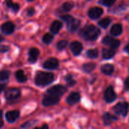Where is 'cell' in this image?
Listing matches in <instances>:
<instances>
[{
  "instance_id": "1",
  "label": "cell",
  "mask_w": 129,
  "mask_h": 129,
  "mask_svg": "<svg viewBox=\"0 0 129 129\" xmlns=\"http://www.w3.org/2000/svg\"><path fill=\"white\" fill-rule=\"evenodd\" d=\"M101 34V31L98 27L94 25H88L83 27L80 31V36L85 40L94 41Z\"/></svg>"
},
{
  "instance_id": "2",
  "label": "cell",
  "mask_w": 129,
  "mask_h": 129,
  "mask_svg": "<svg viewBox=\"0 0 129 129\" xmlns=\"http://www.w3.org/2000/svg\"><path fill=\"white\" fill-rule=\"evenodd\" d=\"M54 80V75L51 73L40 72L35 78V83L39 86H45L51 84Z\"/></svg>"
},
{
  "instance_id": "3",
  "label": "cell",
  "mask_w": 129,
  "mask_h": 129,
  "mask_svg": "<svg viewBox=\"0 0 129 129\" xmlns=\"http://www.w3.org/2000/svg\"><path fill=\"white\" fill-rule=\"evenodd\" d=\"M60 18L66 22L67 26V29L70 33L75 32L79 28V26H80V23H81L79 20L76 19V18H74L73 17H72L71 15H69V14L63 15V16L60 17Z\"/></svg>"
},
{
  "instance_id": "4",
  "label": "cell",
  "mask_w": 129,
  "mask_h": 129,
  "mask_svg": "<svg viewBox=\"0 0 129 129\" xmlns=\"http://www.w3.org/2000/svg\"><path fill=\"white\" fill-rule=\"evenodd\" d=\"M129 108V104L127 102H119L114 106L113 110L118 115L125 116L128 113Z\"/></svg>"
},
{
  "instance_id": "5",
  "label": "cell",
  "mask_w": 129,
  "mask_h": 129,
  "mask_svg": "<svg viewBox=\"0 0 129 129\" xmlns=\"http://www.w3.org/2000/svg\"><path fill=\"white\" fill-rule=\"evenodd\" d=\"M67 91V88L60 85H54L51 88H50L49 89H48L47 93L48 94H51V95H55V96H61L63 95L65 92Z\"/></svg>"
},
{
  "instance_id": "6",
  "label": "cell",
  "mask_w": 129,
  "mask_h": 129,
  "mask_svg": "<svg viewBox=\"0 0 129 129\" xmlns=\"http://www.w3.org/2000/svg\"><path fill=\"white\" fill-rule=\"evenodd\" d=\"M103 44L110 46L112 49H116L120 45V41L118 39H115L111 36H106L102 40Z\"/></svg>"
},
{
  "instance_id": "7",
  "label": "cell",
  "mask_w": 129,
  "mask_h": 129,
  "mask_svg": "<svg viewBox=\"0 0 129 129\" xmlns=\"http://www.w3.org/2000/svg\"><path fill=\"white\" fill-rule=\"evenodd\" d=\"M117 95L112 86H109L104 92V100L107 103H112L116 101Z\"/></svg>"
},
{
  "instance_id": "8",
  "label": "cell",
  "mask_w": 129,
  "mask_h": 129,
  "mask_svg": "<svg viewBox=\"0 0 129 129\" xmlns=\"http://www.w3.org/2000/svg\"><path fill=\"white\" fill-rule=\"evenodd\" d=\"M60 101V97L48 94V96H45L42 101V104L45 107H49L57 104Z\"/></svg>"
},
{
  "instance_id": "9",
  "label": "cell",
  "mask_w": 129,
  "mask_h": 129,
  "mask_svg": "<svg viewBox=\"0 0 129 129\" xmlns=\"http://www.w3.org/2000/svg\"><path fill=\"white\" fill-rule=\"evenodd\" d=\"M20 95V91L18 88H12L8 89L5 93V97L8 101H12L14 99H17Z\"/></svg>"
},
{
  "instance_id": "10",
  "label": "cell",
  "mask_w": 129,
  "mask_h": 129,
  "mask_svg": "<svg viewBox=\"0 0 129 129\" xmlns=\"http://www.w3.org/2000/svg\"><path fill=\"white\" fill-rule=\"evenodd\" d=\"M102 14H103V9L98 7L91 8L88 10V12L89 17L93 20L98 19L102 15Z\"/></svg>"
},
{
  "instance_id": "11",
  "label": "cell",
  "mask_w": 129,
  "mask_h": 129,
  "mask_svg": "<svg viewBox=\"0 0 129 129\" xmlns=\"http://www.w3.org/2000/svg\"><path fill=\"white\" fill-rule=\"evenodd\" d=\"M59 66V61L56 58H50L43 63V67L47 70H55Z\"/></svg>"
},
{
  "instance_id": "12",
  "label": "cell",
  "mask_w": 129,
  "mask_h": 129,
  "mask_svg": "<svg viewBox=\"0 0 129 129\" xmlns=\"http://www.w3.org/2000/svg\"><path fill=\"white\" fill-rule=\"evenodd\" d=\"M70 50L73 52V54L74 55H76V56L80 54L82 49H83L82 44L81 42H77V41L73 42L70 45Z\"/></svg>"
},
{
  "instance_id": "13",
  "label": "cell",
  "mask_w": 129,
  "mask_h": 129,
  "mask_svg": "<svg viewBox=\"0 0 129 129\" xmlns=\"http://www.w3.org/2000/svg\"><path fill=\"white\" fill-rule=\"evenodd\" d=\"M1 30L3 33L8 35V34H11L14 30V25L13 23L11 22H6L5 23H3L1 26Z\"/></svg>"
},
{
  "instance_id": "14",
  "label": "cell",
  "mask_w": 129,
  "mask_h": 129,
  "mask_svg": "<svg viewBox=\"0 0 129 129\" xmlns=\"http://www.w3.org/2000/svg\"><path fill=\"white\" fill-rule=\"evenodd\" d=\"M80 94L78 92H71L70 94L67 98V104L70 105H74L75 104L78 103L80 101Z\"/></svg>"
},
{
  "instance_id": "15",
  "label": "cell",
  "mask_w": 129,
  "mask_h": 129,
  "mask_svg": "<svg viewBox=\"0 0 129 129\" xmlns=\"http://www.w3.org/2000/svg\"><path fill=\"white\" fill-rule=\"evenodd\" d=\"M20 116V112L18 110L9 111L5 114V118L9 122H14Z\"/></svg>"
},
{
  "instance_id": "16",
  "label": "cell",
  "mask_w": 129,
  "mask_h": 129,
  "mask_svg": "<svg viewBox=\"0 0 129 129\" xmlns=\"http://www.w3.org/2000/svg\"><path fill=\"white\" fill-rule=\"evenodd\" d=\"M39 55V51L37 48H33L29 49V59H28V61L30 63H34L37 60Z\"/></svg>"
},
{
  "instance_id": "17",
  "label": "cell",
  "mask_w": 129,
  "mask_h": 129,
  "mask_svg": "<svg viewBox=\"0 0 129 129\" xmlns=\"http://www.w3.org/2000/svg\"><path fill=\"white\" fill-rule=\"evenodd\" d=\"M116 120H118V118L115 116L111 115L109 113H106L103 116V121H104V124L105 125H109Z\"/></svg>"
},
{
  "instance_id": "18",
  "label": "cell",
  "mask_w": 129,
  "mask_h": 129,
  "mask_svg": "<svg viewBox=\"0 0 129 129\" xmlns=\"http://www.w3.org/2000/svg\"><path fill=\"white\" fill-rule=\"evenodd\" d=\"M62 23L59 20H55L54 21L51 25V27H50V30L52 33L54 34H57L59 33V31L60 30V29L62 28Z\"/></svg>"
},
{
  "instance_id": "19",
  "label": "cell",
  "mask_w": 129,
  "mask_h": 129,
  "mask_svg": "<svg viewBox=\"0 0 129 129\" xmlns=\"http://www.w3.org/2000/svg\"><path fill=\"white\" fill-rule=\"evenodd\" d=\"M122 33V26L119 23L114 24L110 29V33L114 36H118Z\"/></svg>"
},
{
  "instance_id": "20",
  "label": "cell",
  "mask_w": 129,
  "mask_h": 129,
  "mask_svg": "<svg viewBox=\"0 0 129 129\" xmlns=\"http://www.w3.org/2000/svg\"><path fill=\"white\" fill-rule=\"evenodd\" d=\"M101 71L105 75H107V76H110L111 75L113 71H114V67L112 65V64H104L101 67Z\"/></svg>"
},
{
  "instance_id": "21",
  "label": "cell",
  "mask_w": 129,
  "mask_h": 129,
  "mask_svg": "<svg viewBox=\"0 0 129 129\" xmlns=\"http://www.w3.org/2000/svg\"><path fill=\"white\" fill-rule=\"evenodd\" d=\"M116 52L114 51V49H104L102 51V57L104 59L108 60V59H111L114 57Z\"/></svg>"
},
{
  "instance_id": "22",
  "label": "cell",
  "mask_w": 129,
  "mask_h": 129,
  "mask_svg": "<svg viewBox=\"0 0 129 129\" xmlns=\"http://www.w3.org/2000/svg\"><path fill=\"white\" fill-rule=\"evenodd\" d=\"M15 77H16L17 80L19 82H25L27 80V78H26V75L23 73V72L22 70H18L17 72H16Z\"/></svg>"
},
{
  "instance_id": "23",
  "label": "cell",
  "mask_w": 129,
  "mask_h": 129,
  "mask_svg": "<svg viewBox=\"0 0 129 129\" xmlns=\"http://www.w3.org/2000/svg\"><path fill=\"white\" fill-rule=\"evenodd\" d=\"M96 67L95 63H85L82 66V69L85 73H91L92 72L94 68Z\"/></svg>"
},
{
  "instance_id": "24",
  "label": "cell",
  "mask_w": 129,
  "mask_h": 129,
  "mask_svg": "<svg viewBox=\"0 0 129 129\" xmlns=\"http://www.w3.org/2000/svg\"><path fill=\"white\" fill-rule=\"evenodd\" d=\"M110 23H111V19L110 17H105L98 22V25L102 28H107V26L110 24Z\"/></svg>"
},
{
  "instance_id": "25",
  "label": "cell",
  "mask_w": 129,
  "mask_h": 129,
  "mask_svg": "<svg viewBox=\"0 0 129 129\" xmlns=\"http://www.w3.org/2000/svg\"><path fill=\"white\" fill-rule=\"evenodd\" d=\"M86 55L88 57L91 58V59H94V58H97L98 56V51L96 49H90L87 51Z\"/></svg>"
},
{
  "instance_id": "26",
  "label": "cell",
  "mask_w": 129,
  "mask_h": 129,
  "mask_svg": "<svg viewBox=\"0 0 129 129\" xmlns=\"http://www.w3.org/2000/svg\"><path fill=\"white\" fill-rule=\"evenodd\" d=\"M10 76V72L8 71H1L0 72V82H5L8 79Z\"/></svg>"
},
{
  "instance_id": "27",
  "label": "cell",
  "mask_w": 129,
  "mask_h": 129,
  "mask_svg": "<svg viewBox=\"0 0 129 129\" xmlns=\"http://www.w3.org/2000/svg\"><path fill=\"white\" fill-rule=\"evenodd\" d=\"M73 8V4L72 2H65L63 5H62V11H64V12H68L70 11L72 8Z\"/></svg>"
},
{
  "instance_id": "28",
  "label": "cell",
  "mask_w": 129,
  "mask_h": 129,
  "mask_svg": "<svg viewBox=\"0 0 129 129\" xmlns=\"http://www.w3.org/2000/svg\"><path fill=\"white\" fill-rule=\"evenodd\" d=\"M53 39H54V36H53L52 34H51V33H47V34H45V35L43 36L42 41H43L44 43L48 45V44H50V43L53 41Z\"/></svg>"
},
{
  "instance_id": "29",
  "label": "cell",
  "mask_w": 129,
  "mask_h": 129,
  "mask_svg": "<svg viewBox=\"0 0 129 129\" xmlns=\"http://www.w3.org/2000/svg\"><path fill=\"white\" fill-rule=\"evenodd\" d=\"M65 80L67 81V86H69V87H72L74 85H76V82L73 79V76L70 74L67 75V76L65 77Z\"/></svg>"
},
{
  "instance_id": "30",
  "label": "cell",
  "mask_w": 129,
  "mask_h": 129,
  "mask_svg": "<svg viewBox=\"0 0 129 129\" xmlns=\"http://www.w3.org/2000/svg\"><path fill=\"white\" fill-rule=\"evenodd\" d=\"M116 0H99V3L104 5V6H107L110 7L111 5H113L115 3Z\"/></svg>"
},
{
  "instance_id": "31",
  "label": "cell",
  "mask_w": 129,
  "mask_h": 129,
  "mask_svg": "<svg viewBox=\"0 0 129 129\" xmlns=\"http://www.w3.org/2000/svg\"><path fill=\"white\" fill-rule=\"evenodd\" d=\"M67 45H68V42L67 40H62V41H60L57 43V49L58 50H63Z\"/></svg>"
},
{
  "instance_id": "32",
  "label": "cell",
  "mask_w": 129,
  "mask_h": 129,
  "mask_svg": "<svg viewBox=\"0 0 129 129\" xmlns=\"http://www.w3.org/2000/svg\"><path fill=\"white\" fill-rule=\"evenodd\" d=\"M10 50V47L8 45H0V53H5Z\"/></svg>"
},
{
  "instance_id": "33",
  "label": "cell",
  "mask_w": 129,
  "mask_h": 129,
  "mask_svg": "<svg viewBox=\"0 0 129 129\" xmlns=\"http://www.w3.org/2000/svg\"><path fill=\"white\" fill-rule=\"evenodd\" d=\"M33 121H30V122H27L26 123H25L24 125H23L22 126H21V128H29V127H31L33 125Z\"/></svg>"
},
{
  "instance_id": "34",
  "label": "cell",
  "mask_w": 129,
  "mask_h": 129,
  "mask_svg": "<svg viewBox=\"0 0 129 129\" xmlns=\"http://www.w3.org/2000/svg\"><path fill=\"white\" fill-rule=\"evenodd\" d=\"M5 3H6V5H7L8 8H12L13 5H14V3L12 2V0H6Z\"/></svg>"
},
{
  "instance_id": "35",
  "label": "cell",
  "mask_w": 129,
  "mask_h": 129,
  "mask_svg": "<svg viewBox=\"0 0 129 129\" xmlns=\"http://www.w3.org/2000/svg\"><path fill=\"white\" fill-rule=\"evenodd\" d=\"M34 13H35V10H34V8H29L28 11H27V14H28V16H33V15L34 14Z\"/></svg>"
},
{
  "instance_id": "36",
  "label": "cell",
  "mask_w": 129,
  "mask_h": 129,
  "mask_svg": "<svg viewBox=\"0 0 129 129\" xmlns=\"http://www.w3.org/2000/svg\"><path fill=\"white\" fill-rule=\"evenodd\" d=\"M19 8H20V5H19L18 4H14V5H13V7H12L11 9H12L14 12H17V11H19Z\"/></svg>"
},
{
  "instance_id": "37",
  "label": "cell",
  "mask_w": 129,
  "mask_h": 129,
  "mask_svg": "<svg viewBox=\"0 0 129 129\" xmlns=\"http://www.w3.org/2000/svg\"><path fill=\"white\" fill-rule=\"evenodd\" d=\"M125 88L127 91H129V76L125 81Z\"/></svg>"
},
{
  "instance_id": "38",
  "label": "cell",
  "mask_w": 129,
  "mask_h": 129,
  "mask_svg": "<svg viewBox=\"0 0 129 129\" xmlns=\"http://www.w3.org/2000/svg\"><path fill=\"white\" fill-rule=\"evenodd\" d=\"M3 125V121H2V111L0 110V128Z\"/></svg>"
},
{
  "instance_id": "39",
  "label": "cell",
  "mask_w": 129,
  "mask_h": 129,
  "mask_svg": "<svg viewBox=\"0 0 129 129\" xmlns=\"http://www.w3.org/2000/svg\"><path fill=\"white\" fill-rule=\"evenodd\" d=\"M5 87V85H4V84H2V85H0V94H1V92H2V91L4 90Z\"/></svg>"
},
{
  "instance_id": "40",
  "label": "cell",
  "mask_w": 129,
  "mask_h": 129,
  "mask_svg": "<svg viewBox=\"0 0 129 129\" xmlns=\"http://www.w3.org/2000/svg\"><path fill=\"white\" fill-rule=\"evenodd\" d=\"M124 49H125V51L128 54H129V43L127 45H126V46H125V48H124Z\"/></svg>"
},
{
  "instance_id": "41",
  "label": "cell",
  "mask_w": 129,
  "mask_h": 129,
  "mask_svg": "<svg viewBox=\"0 0 129 129\" xmlns=\"http://www.w3.org/2000/svg\"><path fill=\"white\" fill-rule=\"evenodd\" d=\"M41 128L43 129V128H48V126L47 125H42V127H41Z\"/></svg>"
},
{
  "instance_id": "42",
  "label": "cell",
  "mask_w": 129,
  "mask_h": 129,
  "mask_svg": "<svg viewBox=\"0 0 129 129\" xmlns=\"http://www.w3.org/2000/svg\"><path fill=\"white\" fill-rule=\"evenodd\" d=\"M2 40H3V37L0 35V42H1V41H2Z\"/></svg>"
},
{
  "instance_id": "43",
  "label": "cell",
  "mask_w": 129,
  "mask_h": 129,
  "mask_svg": "<svg viewBox=\"0 0 129 129\" xmlns=\"http://www.w3.org/2000/svg\"><path fill=\"white\" fill-rule=\"evenodd\" d=\"M28 1H33V0H28Z\"/></svg>"
}]
</instances>
